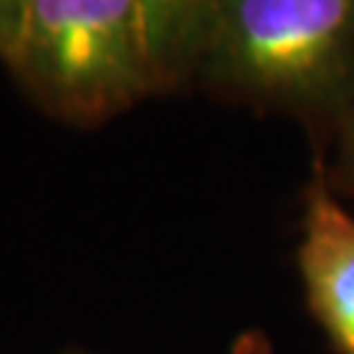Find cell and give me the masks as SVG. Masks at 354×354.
I'll return each instance as SVG.
<instances>
[{
    "instance_id": "6da1fadb",
    "label": "cell",
    "mask_w": 354,
    "mask_h": 354,
    "mask_svg": "<svg viewBox=\"0 0 354 354\" xmlns=\"http://www.w3.org/2000/svg\"><path fill=\"white\" fill-rule=\"evenodd\" d=\"M207 0H0V68L39 113L92 131L194 95Z\"/></svg>"
},
{
    "instance_id": "277c9868",
    "label": "cell",
    "mask_w": 354,
    "mask_h": 354,
    "mask_svg": "<svg viewBox=\"0 0 354 354\" xmlns=\"http://www.w3.org/2000/svg\"><path fill=\"white\" fill-rule=\"evenodd\" d=\"M313 163L320 165L330 192L339 200H354V102L344 118L336 140L330 145L328 155L323 160H313Z\"/></svg>"
},
{
    "instance_id": "5b68a950",
    "label": "cell",
    "mask_w": 354,
    "mask_h": 354,
    "mask_svg": "<svg viewBox=\"0 0 354 354\" xmlns=\"http://www.w3.org/2000/svg\"><path fill=\"white\" fill-rule=\"evenodd\" d=\"M58 354H97V352H89V349H84V346H64ZM228 354H276V346H273V342H270L268 330L247 328L234 339Z\"/></svg>"
},
{
    "instance_id": "7a4b0ae2",
    "label": "cell",
    "mask_w": 354,
    "mask_h": 354,
    "mask_svg": "<svg viewBox=\"0 0 354 354\" xmlns=\"http://www.w3.org/2000/svg\"><path fill=\"white\" fill-rule=\"evenodd\" d=\"M194 92L289 118L323 160L354 102V0H207Z\"/></svg>"
},
{
    "instance_id": "3957f363",
    "label": "cell",
    "mask_w": 354,
    "mask_h": 354,
    "mask_svg": "<svg viewBox=\"0 0 354 354\" xmlns=\"http://www.w3.org/2000/svg\"><path fill=\"white\" fill-rule=\"evenodd\" d=\"M297 270L307 310L333 352L354 354V213L317 163L302 189Z\"/></svg>"
}]
</instances>
